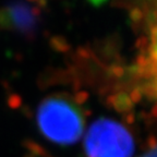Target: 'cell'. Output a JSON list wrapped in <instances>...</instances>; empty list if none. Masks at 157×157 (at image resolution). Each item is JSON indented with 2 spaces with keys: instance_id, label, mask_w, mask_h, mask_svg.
I'll use <instances>...</instances> for the list:
<instances>
[{
  "instance_id": "cell-2",
  "label": "cell",
  "mask_w": 157,
  "mask_h": 157,
  "mask_svg": "<svg viewBox=\"0 0 157 157\" xmlns=\"http://www.w3.org/2000/svg\"><path fill=\"white\" fill-rule=\"evenodd\" d=\"M84 146L86 157H130L134 142L122 124L101 119L90 128Z\"/></svg>"
},
{
  "instance_id": "cell-4",
  "label": "cell",
  "mask_w": 157,
  "mask_h": 157,
  "mask_svg": "<svg viewBox=\"0 0 157 157\" xmlns=\"http://www.w3.org/2000/svg\"><path fill=\"white\" fill-rule=\"evenodd\" d=\"M147 66L157 88V23L151 31L147 47Z\"/></svg>"
},
{
  "instance_id": "cell-3",
  "label": "cell",
  "mask_w": 157,
  "mask_h": 157,
  "mask_svg": "<svg viewBox=\"0 0 157 157\" xmlns=\"http://www.w3.org/2000/svg\"><path fill=\"white\" fill-rule=\"evenodd\" d=\"M40 17L37 3L13 2L0 7V29L31 34L35 31Z\"/></svg>"
},
{
  "instance_id": "cell-5",
  "label": "cell",
  "mask_w": 157,
  "mask_h": 157,
  "mask_svg": "<svg viewBox=\"0 0 157 157\" xmlns=\"http://www.w3.org/2000/svg\"><path fill=\"white\" fill-rule=\"evenodd\" d=\"M141 157H157V145L155 147H153L152 150L145 153L144 155H142Z\"/></svg>"
},
{
  "instance_id": "cell-1",
  "label": "cell",
  "mask_w": 157,
  "mask_h": 157,
  "mask_svg": "<svg viewBox=\"0 0 157 157\" xmlns=\"http://www.w3.org/2000/svg\"><path fill=\"white\" fill-rule=\"evenodd\" d=\"M36 121L47 140L56 144L70 145L82 136L84 113L80 106L66 96H49L39 104Z\"/></svg>"
}]
</instances>
